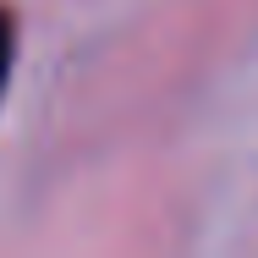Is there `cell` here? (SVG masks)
I'll list each match as a JSON object with an SVG mask.
<instances>
[{
	"instance_id": "cell-1",
	"label": "cell",
	"mask_w": 258,
	"mask_h": 258,
	"mask_svg": "<svg viewBox=\"0 0 258 258\" xmlns=\"http://www.w3.org/2000/svg\"><path fill=\"white\" fill-rule=\"evenodd\" d=\"M11 60H17V22L0 6V99H6V83H11Z\"/></svg>"
}]
</instances>
